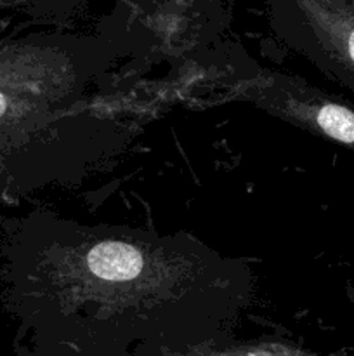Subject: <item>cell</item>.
<instances>
[{"label": "cell", "instance_id": "1", "mask_svg": "<svg viewBox=\"0 0 354 356\" xmlns=\"http://www.w3.org/2000/svg\"><path fill=\"white\" fill-rule=\"evenodd\" d=\"M183 65L207 72L205 94L219 101L250 103L318 138L354 152V103L292 73L259 65L236 45H210ZM203 92V90H200Z\"/></svg>", "mask_w": 354, "mask_h": 356}, {"label": "cell", "instance_id": "2", "mask_svg": "<svg viewBox=\"0 0 354 356\" xmlns=\"http://www.w3.org/2000/svg\"><path fill=\"white\" fill-rule=\"evenodd\" d=\"M285 47L354 94V0H311L276 23Z\"/></svg>", "mask_w": 354, "mask_h": 356}, {"label": "cell", "instance_id": "3", "mask_svg": "<svg viewBox=\"0 0 354 356\" xmlns=\"http://www.w3.org/2000/svg\"><path fill=\"white\" fill-rule=\"evenodd\" d=\"M7 111H9V97L3 90H0V120L6 117Z\"/></svg>", "mask_w": 354, "mask_h": 356}]
</instances>
